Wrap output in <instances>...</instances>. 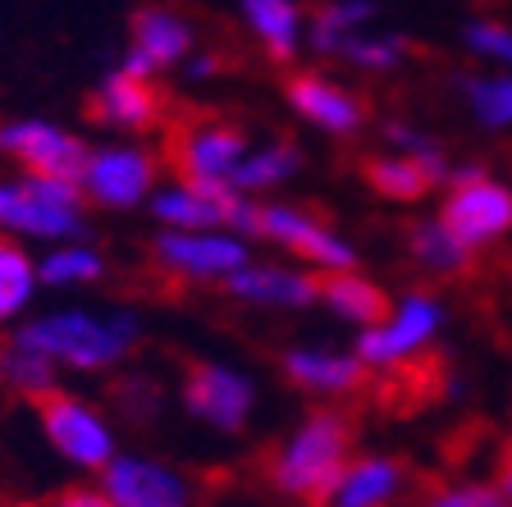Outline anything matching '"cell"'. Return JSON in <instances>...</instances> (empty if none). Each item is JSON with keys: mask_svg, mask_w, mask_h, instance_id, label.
I'll use <instances>...</instances> for the list:
<instances>
[{"mask_svg": "<svg viewBox=\"0 0 512 507\" xmlns=\"http://www.w3.org/2000/svg\"><path fill=\"white\" fill-rule=\"evenodd\" d=\"M10 338L32 343L60 370L106 375V370L124 366L128 352L138 348L142 320H138V311H128V307H115V311L60 307V311H42V316H23Z\"/></svg>", "mask_w": 512, "mask_h": 507, "instance_id": "cell-1", "label": "cell"}, {"mask_svg": "<svg viewBox=\"0 0 512 507\" xmlns=\"http://www.w3.org/2000/svg\"><path fill=\"white\" fill-rule=\"evenodd\" d=\"M352 448H357L352 421L339 407H320V412L302 416V421L279 439V448L266 462V480L279 498H293V503H330Z\"/></svg>", "mask_w": 512, "mask_h": 507, "instance_id": "cell-2", "label": "cell"}, {"mask_svg": "<svg viewBox=\"0 0 512 507\" xmlns=\"http://www.w3.org/2000/svg\"><path fill=\"white\" fill-rule=\"evenodd\" d=\"M0 233L23 243H60L87 233V197L78 179L60 174H32L0 179Z\"/></svg>", "mask_w": 512, "mask_h": 507, "instance_id": "cell-3", "label": "cell"}, {"mask_svg": "<svg viewBox=\"0 0 512 507\" xmlns=\"http://www.w3.org/2000/svg\"><path fill=\"white\" fill-rule=\"evenodd\" d=\"M444 329H448L444 302L430 288H407L403 297H389L380 320L362 325L352 352L362 357V366L371 375H394V370H407L412 361L426 357Z\"/></svg>", "mask_w": 512, "mask_h": 507, "instance_id": "cell-4", "label": "cell"}, {"mask_svg": "<svg viewBox=\"0 0 512 507\" xmlns=\"http://www.w3.org/2000/svg\"><path fill=\"white\" fill-rule=\"evenodd\" d=\"M439 220L458 233V243L471 256L490 252L512 233V188L480 165H453L444 183Z\"/></svg>", "mask_w": 512, "mask_h": 507, "instance_id": "cell-5", "label": "cell"}, {"mask_svg": "<svg viewBox=\"0 0 512 507\" xmlns=\"http://www.w3.org/2000/svg\"><path fill=\"white\" fill-rule=\"evenodd\" d=\"M37 421H42V434L51 453L60 457L64 466H74L83 476H96L110 457L119 453L115 425L106 421V412L96 402L78 398V393L51 389L46 398H37Z\"/></svg>", "mask_w": 512, "mask_h": 507, "instance_id": "cell-6", "label": "cell"}, {"mask_svg": "<svg viewBox=\"0 0 512 507\" xmlns=\"http://www.w3.org/2000/svg\"><path fill=\"white\" fill-rule=\"evenodd\" d=\"M160 183V156L142 142H106L87 147L78 188L96 211H138Z\"/></svg>", "mask_w": 512, "mask_h": 507, "instance_id": "cell-7", "label": "cell"}, {"mask_svg": "<svg viewBox=\"0 0 512 507\" xmlns=\"http://www.w3.org/2000/svg\"><path fill=\"white\" fill-rule=\"evenodd\" d=\"M151 261L179 284H224L238 265L252 261V238L234 229H160Z\"/></svg>", "mask_w": 512, "mask_h": 507, "instance_id": "cell-8", "label": "cell"}, {"mask_svg": "<svg viewBox=\"0 0 512 507\" xmlns=\"http://www.w3.org/2000/svg\"><path fill=\"white\" fill-rule=\"evenodd\" d=\"M256 238L284 247L288 256H298L302 265H311L316 275L357 265V247H352L348 233L334 229L325 215L307 211V206H293V201H261Z\"/></svg>", "mask_w": 512, "mask_h": 507, "instance_id": "cell-9", "label": "cell"}, {"mask_svg": "<svg viewBox=\"0 0 512 507\" xmlns=\"http://www.w3.org/2000/svg\"><path fill=\"white\" fill-rule=\"evenodd\" d=\"M247 147H252V138L238 124H229L220 115H202V119H188L170 138V165L179 179L234 188V174L243 165Z\"/></svg>", "mask_w": 512, "mask_h": 507, "instance_id": "cell-10", "label": "cell"}, {"mask_svg": "<svg viewBox=\"0 0 512 507\" xmlns=\"http://www.w3.org/2000/svg\"><path fill=\"white\" fill-rule=\"evenodd\" d=\"M96 489L106 494V507H188L197 498L188 471L142 453H115L96 471Z\"/></svg>", "mask_w": 512, "mask_h": 507, "instance_id": "cell-11", "label": "cell"}, {"mask_svg": "<svg viewBox=\"0 0 512 507\" xmlns=\"http://www.w3.org/2000/svg\"><path fill=\"white\" fill-rule=\"evenodd\" d=\"M192 51H197V23L188 14H179L174 5H142L128 23V46L115 69L138 78H160L179 69Z\"/></svg>", "mask_w": 512, "mask_h": 507, "instance_id": "cell-12", "label": "cell"}, {"mask_svg": "<svg viewBox=\"0 0 512 507\" xmlns=\"http://www.w3.org/2000/svg\"><path fill=\"white\" fill-rule=\"evenodd\" d=\"M284 101L293 110V119H302L307 128L325 133V138H357L371 119L366 96L357 87H348L343 78L320 74V69H298L284 83Z\"/></svg>", "mask_w": 512, "mask_h": 507, "instance_id": "cell-13", "label": "cell"}, {"mask_svg": "<svg viewBox=\"0 0 512 507\" xmlns=\"http://www.w3.org/2000/svg\"><path fill=\"white\" fill-rule=\"evenodd\" d=\"M183 407L192 421H202L215 434H238L252 421L256 407V384L247 370L229 366V361H202L188 370L183 380Z\"/></svg>", "mask_w": 512, "mask_h": 507, "instance_id": "cell-14", "label": "cell"}, {"mask_svg": "<svg viewBox=\"0 0 512 507\" xmlns=\"http://www.w3.org/2000/svg\"><path fill=\"white\" fill-rule=\"evenodd\" d=\"M0 156L14 160L19 169H32V174H60V179H78L87 156V142L69 128H60L55 119H5L0 124Z\"/></svg>", "mask_w": 512, "mask_h": 507, "instance_id": "cell-15", "label": "cell"}, {"mask_svg": "<svg viewBox=\"0 0 512 507\" xmlns=\"http://www.w3.org/2000/svg\"><path fill=\"white\" fill-rule=\"evenodd\" d=\"M224 293L252 311H307L320 297V275L311 265L288 261H247L224 279Z\"/></svg>", "mask_w": 512, "mask_h": 507, "instance_id": "cell-16", "label": "cell"}, {"mask_svg": "<svg viewBox=\"0 0 512 507\" xmlns=\"http://www.w3.org/2000/svg\"><path fill=\"white\" fill-rule=\"evenodd\" d=\"M279 370H284V380L293 384V389L311 393V398H325V402L352 398V393L366 384V375H371L357 352L330 348V343H298V348H284Z\"/></svg>", "mask_w": 512, "mask_h": 507, "instance_id": "cell-17", "label": "cell"}, {"mask_svg": "<svg viewBox=\"0 0 512 507\" xmlns=\"http://www.w3.org/2000/svg\"><path fill=\"white\" fill-rule=\"evenodd\" d=\"M92 119L110 133H124V138H138L151 133L165 119V96H160L156 78H138L115 69L110 78H101V87L92 92Z\"/></svg>", "mask_w": 512, "mask_h": 507, "instance_id": "cell-18", "label": "cell"}, {"mask_svg": "<svg viewBox=\"0 0 512 507\" xmlns=\"http://www.w3.org/2000/svg\"><path fill=\"white\" fill-rule=\"evenodd\" d=\"M229 197L234 188H211L174 174L170 183H156L147 197V211L160 229H229Z\"/></svg>", "mask_w": 512, "mask_h": 507, "instance_id": "cell-19", "label": "cell"}, {"mask_svg": "<svg viewBox=\"0 0 512 507\" xmlns=\"http://www.w3.org/2000/svg\"><path fill=\"white\" fill-rule=\"evenodd\" d=\"M407 489H412V471L394 453H352L330 503L334 507H389L398 498H407Z\"/></svg>", "mask_w": 512, "mask_h": 507, "instance_id": "cell-20", "label": "cell"}, {"mask_svg": "<svg viewBox=\"0 0 512 507\" xmlns=\"http://www.w3.org/2000/svg\"><path fill=\"white\" fill-rule=\"evenodd\" d=\"M238 10L266 60L293 64L307 51V5L302 0H238Z\"/></svg>", "mask_w": 512, "mask_h": 507, "instance_id": "cell-21", "label": "cell"}, {"mask_svg": "<svg viewBox=\"0 0 512 507\" xmlns=\"http://www.w3.org/2000/svg\"><path fill=\"white\" fill-rule=\"evenodd\" d=\"M316 307H325L334 320H343V325L362 329V325H371V320L384 316L389 293H384L371 275H362L357 265H348V270H330V275H320Z\"/></svg>", "mask_w": 512, "mask_h": 507, "instance_id": "cell-22", "label": "cell"}, {"mask_svg": "<svg viewBox=\"0 0 512 507\" xmlns=\"http://www.w3.org/2000/svg\"><path fill=\"white\" fill-rule=\"evenodd\" d=\"M37 293H42L37 256L23 247V238L0 233V329H14L23 316H32Z\"/></svg>", "mask_w": 512, "mask_h": 507, "instance_id": "cell-23", "label": "cell"}, {"mask_svg": "<svg viewBox=\"0 0 512 507\" xmlns=\"http://www.w3.org/2000/svg\"><path fill=\"white\" fill-rule=\"evenodd\" d=\"M375 14H380L375 0H325V5L307 10V51L339 60L343 46L375 23Z\"/></svg>", "mask_w": 512, "mask_h": 507, "instance_id": "cell-24", "label": "cell"}, {"mask_svg": "<svg viewBox=\"0 0 512 507\" xmlns=\"http://www.w3.org/2000/svg\"><path fill=\"white\" fill-rule=\"evenodd\" d=\"M37 279H42V288H55V293L92 288L96 279H106V256L87 238H60L37 256Z\"/></svg>", "mask_w": 512, "mask_h": 507, "instance_id": "cell-25", "label": "cell"}, {"mask_svg": "<svg viewBox=\"0 0 512 507\" xmlns=\"http://www.w3.org/2000/svg\"><path fill=\"white\" fill-rule=\"evenodd\" d=\"M366 188L380 201H394V206H412L426 192H435L439 183L430 179V169L412 156V151H384V156H371L362 169Z\"/></svg>", "mask_w": 512, "mask_h": 507, "instance_id": "cell-26", "label": "cell"}, {"mask_svg": "<svg viewBox=\"0 0 512 507\" xmlns=\"http://www.w3.org/2000/svg\"><path fill=\"white\" fill-rule=\"evenodd\" d=\"M298 169H302V151L293 147V142H279V138L252 142L243 165H238V174H234V192H252V197L275 192V188L298 179Z\"/></svg>", "mask_w": 512, "mask_h": 507, "instance_id": "cell-27", "label": "cell"}, {"mask_svg": "<svg viewBox=\"0 0 512 507\" xmlns=\"http://www.w3.org/2000/svg\"><path fill=\"white\" fill-rule=\"evenodd\" d=\"M407 252H412V261L435 279H453L471 265V252L458 243V233L448 229L439 215L435 220H421L412 233H407Z\"/></svg>", "mask_w": 512, "mask_h": 507, "instance_id": "cell-28", "label": "cell"}, {"mask_svg": "<svg viewBox=\"0 0 512 507\" xmlns=\"http://www.w3.org/2000/svg\"><path fill=\"white\" fill-rule=\"evenodd\" d=\"M0 380L10 384L14 393L23 398H46L51 389H60V366H55L46 352H37L32 343L23 338H10L5 348H0Z\"/></svg>", "mask_w": 512, "mask_h": 507, "instance_id": "cell-29", "label": "cell"}, {"mask_svg": "<svg viewBox=\"0 0 512 507\" xmlns=\"http://www.w3.org/2000/svg\"><path fill=\"white\" fill-rule=\"evenodd\" d=\"M462 101H467L471 119L490 133H508L512 128V69H494V74L462 78Z\"/></svg>", "mask_w": 512, "mask_h": 507, "instance_id": "cell-30", "label": "cell"}, {"mask_svg": "<svg viewBox=\"0 0 512 507\" xmlns=\"http://www.w3.org/2000/svg\"><path fill=\"white\" fill-rule=\"evenodd\" d=\"M339 60L348 64V69H357V74L384 78V74H394V69H403L407 42L403 37H394V32H375V23H371V28H362L348 46H343Z\"/></svg>", "mask_w": 512, "mask_h": 507, "instance_id": "cell-31", "label": "cell"}, {"mask_svg": "<svg viewBox=\"0 0 512 507\" xmlns=\"http://www.w3.org/2000/svg\"><path fill=\"white\" fill-rule=\"evenodd\" d=\"M462 51L490 69H512V23L503 19H467L462 23Z\"/></svg>", "mask_w": 512, "mask_h": 507, "instance_id": "cell-32", "label": "cell"}, {"mask_svg": "<svg viewBox=\"0 0 512 507\" xmlns=\"http://www.w3.org/2000/svg\"><path fill=\"white\" fill-rule=\"evenodd\" d=\"M435 507H508L494 480H453V485L430 494Z\"/></svg>", "mask_w": 512, "mask_h": 507, "instance_id": "cell-33", "label": "cell"}, {"mask_svg": "<svg viewBox=\"0 0 512 507\" xmlns=\"http://www.w3.org/2000/svg\"><path fill=\"white\" fill-rule=\"evenodd\" d=\"M183 69H188V83H211V78L224 69V60L211 51H192L188 60H183Z\"/></svg>", "mask_w": 512, "mask_h": 507, "instance_id": "cell-34", "label": "cell"}, {"mask_svg": "<svg viewBox=\"0 0 512 507\" xmlns=\"http://www.w3.org/2000/svg\"><path fill=\"white\" fill-rule=\"evenodd\" d=\"M60 503L64 507H106V494L96 485H87V489H69V494H60Z\"/></svg>", "mask_w": 512, "mask_h": 507, "instance_id": "cell-35", "label": "cell"}, {"mask_svg": "<svg viewBox=\"0 0 512 507\" xmlns=\"http://www.w3.org/2000/svg\"><path fill=\"white\" fill-rule=\"evenodd\" d=\"M494 485H499L503 503H512V439H508V448H503V457H499V476H494Z\"/></svg>", "mask_w": 512, "mask_h": 507, "instance_id": "cell-36", "label": "cell"}]
</instances>
